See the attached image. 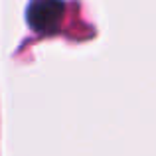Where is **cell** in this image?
<instances>
[{
  "label": "cell",
  "mask_w": 156,
  "mask_h": 156,
  "mask_svg": "<svg viewBox=\"0 0 156 156\" xmlns=\"http://www.w3.org/2000/svg\"><path fill=\"white\" fill-rule=\"evenodd\" d=\"M63 0H32L28 4V24L38 34H53L63 20Z\"/></svg>",
  "instance_id": "obj_1"
}]
</instances>
